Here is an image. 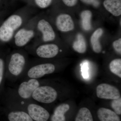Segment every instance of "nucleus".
<instances>
[{"label": "nucleus", "instance_id": "obj_1", "mask_svg": "<svg viewBox=\"0 0 121 121\" xmlns=\"http://www.w3.org/2000/svg\"><path fill=\"white\" fill-rule=\"evenodd\" d=\"M33 13L21 11L5 18L0 24V47L9 43L16 32L32 18Z\"/></svg>", "mask_w": 121, "mask_h": 121}, {"label": "nucleus", "instance_id": "obj_2", "mask_svg": "<svg viewBox=\"0 0 121 121\" xmlns=\"http://www.w3.org/2000/svg\"><path fill=\"white\" fill-rule=\"evenodd\" d=\"M28 53L23 48L11 51L6 60L5 76L11 82L19 80L28 63Z\"/></svg>", "mask_w": 121, "mask_h": 121}, {"label": "nucleus", "instance_id": "obj_3", "mask_svg": "<svg viewBox=\"0 0 121 121\" xmlns=\"http://www.w3.org/2000/svg\"><path fill=\"white\" fill-rule=\"evenodd\" d=\"M8 103L11 107L24 111L35 121H47L50 118L48 111L34 100H24L12 95Z\"/></svg>", "mask_w": 121, "mask_h": 121}, {"label": "nucleus", "instance_id": "obj_4", "mask_svg": "<svg viewBox=\"0 0 121 121\" xmlns=\"http://www.w3.org/2000/svg\"><path fill=\"white\" fill-rule=\"evenodd\" d=\"M56 69L55 64L45 61V59L35 57L29 59L26 69L19 80L40 79L46 75L54 73Z\"/></svg>", "mask_w": 121, "mask_h": 121}, {"label": "nucleus", "instance_id": "obj_5", "mask_svg": "<svg viewBox=\"0 0 121 121\" xmlns=\"http://www.w3.org/2000/svg\"><path fill=\"white\" fill-rule=\"evenodd\" d=\"M37 17L38 15H35L16 32L9 43L13 47L17 49L24 48L35 39L36 35Z\"/></svg>", "mask_w": 121, "mask_h": 121}, {"label": "nucleus", "instance_id": "obj_6", "mask_svg": "<svg viewBox=\"0 0 121 121\" xmlns=\"http://www.w3.org/2000/svg\"><path fill=\"white\" fill-rule=\"evenodd\" d=\"M36 35L32 43L29 45L36 46L54 41L56 34L50 22L45 18L38 15L36 23Z\"/></svg>", "mask_w": 121, "mask_h": 121}, {"label": "nucleus", "instance_id": "obj_7", "mask_svg": "<svg viewBox=\"0 0 121 121\" xmlns=\"http://www.w3.org/2000/svg\"><path fill=\"white\" fill-rule=\"evenodd\" d=\"M44 82L40 79H27L21 81L20 83L16 88H11L9 91L21 99L33 100L32 97L34 91Z\"/></svg>", "mask_w": 121, "mask_h": 121}, {"label": "nucleus", "instance_id": "obj_8", "mask_svg": "<svg viewBox=\"0 0 121 121\" xmlns=\"http://www.w3.org/2000/svg\"><path fill=\"white\" fill-rule=\"evenodd\" d=\"M25 49L28 54L36 58L50 59L55 58L62 50L60 49L58 45L55 43L40 44L36 46H31L28 44L25 47Z\"/></svg>", "mask_w": 121, "mask_h": 121}, {"label": "nucleus", "instance_id": "obj_9", "mask_svg": "<svg viewBox=\"0 0 121 121\" xmlns=\"http://www.w3.org/2000/svg\"><path fill=\"white\" fill-rule=\"evenodd\" d=\"M58 95V92L55 88L44 82L35 90L32 98L37 103L50 104L55 102Z\"/></svg>", "mask_w": 121, "mask_h": 121}, {"label": "nucleus", "instance_id": "obj_10", "mask_svg": "<svg viewBox=\"0 0 121 121\" xmlns=\"http://www.w3.org/2000/svg\"><path fill=\"white\" fill-rule=\"evenodd\" d=\"M98 98L102 99H114L121 97L120 91L115 86L107 84H99L96 88Z\"/></svg>", "mask_w": 121, "mask_h": 121}, {"label": "nucleus", "instance_id": "obj_11", "mask_svg": "<svg viewBox=\"0 0 121 121\" xmlns=\"http://www.w3.org/2000/svg\"><path fill=\"white\" fill-rule=\"evenodd\" d=\"M55 24L57 29L62 32L71 31L74 28V25L71 17L65 13H61L56 16Z\"/></svg>", "mask_w": 121, "mask_h": 121}, {"label": "nucleus", "instance_id": "obj_12", "mask_svg": "<svg viewBox=\"0 0 121 121\" xmlns=\"http://www.w3.org/2000/svg\"><path fill=\"white\" fill-rule=\"evenodd\" d=\"M11 111L8 114L9 121H34L29 115L24 111L11 108Z\"/></svg>", "mask_w": 121, "mask_h": 121}, {"label": "nucleus", "instance_id": "obj_13", "mask_svg": "<svg viewBox=\"0 0 121 121\" xmlns=\"http://www.w3.org/2000/svg\"><path fill=\"white\" fill-rule=\"evenodd\" d=\"M97 115L100 121H121L117 114L107 108H99L98 110Z\"/></svg>", "mask_w": 121, "mask_h": 121}, {"label": "nucleus", "instance_id": "obj_14", "mask_svg": "<svg viewBox=\"0 0 121 121\" xmlns=\"http://www.w3.org/2000/svg\"><path fill=\"white\" fill-rule=\"evenodd\" d=\"M103 5L107 11L115 16L121 15V0H105Z\"/></svg>", "mask_w": 121, "mask_h": 121}, {"label": "nucleus", "instance_id": "obj_15", "mask_svg": "<svg viewBox=\"0 0 121 121\" xmlns=\"http://www.w3.org/2000/svg\"><path fill=\"white\" fill-rule=\"evenodd\" d=\"M103 33V30L101 28L98 29L94 32L91 37V44L93 51L97 53L101 52V46L99 39Z\"/></svg>", "mask_w": 121, "mask_h": 121}, {"label": "nucleus", "instance_id": "obj_16", "mask_svg": "<svg viewBox=\"0 0 121 121\" xmlns=\"http://www.w3.org/2000/svg\"><path fill=\"white\" fill-rule=\"evenodd\" d=\"M10 52L9 48H7L4 51L0 50V87L4 82V78L5 76L6 59Z\"/></svg>", "mask_w": 121, "mask_h": 121}, {"label": "nucleus", "instance_id": "obj_17", "mask_svg": "<svg viewBox=\"0 0 121 121\" xmlns=\"http://www.w3.org/2000/svg\"><path fill=\"white\" fill-rule=\"evenodd\" d=\"M73 48L78 53L83 54L86 52L87 49L86 42L82 35L79 33L77 35L76 39L73 43Z\"/></svg>", "mask_w": 121, "mask_h": 121}, {"label": "nucleus", "instance_id": "obj_18", "mask_svg": "<svg viewBox=\"0 0 121 121\" xmlns=\"http://www.w3.org/2000/svg\"><path fill=\"white\" fill-rule=\"evenodd\" d=\"M92 16V13L89 10H84L81 13L82 26L85 31H89L91 29V20Z\"/></svg>", "mask_w": 121, "mask_h": 121}, {"label": "nucleus", "instance_id": "obj_19", "mask_svg": "<svg viewBox=\"0 0 121 121\" xmlns=\"http://www.w3.org/2000/svg\"><path fill=\"white\" fill-rule=\"evenodd\" d=\"M75 121H93V116L88 108L83 107L79 111Z\"/></svg>", "mask_w": 121, "mask_h": 121}, {"label": "nucleus", "instance_id": "obj_20", "mask_svg": "<svg viewBox=\"0 0 121 121\" xmlns=\"http://www.w3.org/2000/svg\"><path fill=\"white\" fill-rule=\"evenodd\" d=\"M109 69L112 73L121 78V59H115L111 61Z\"/></svg>", "mask_w": 121, "mask_h": 121}, {"label": "nucleus", "instance_id": "obj_21", "mask_svg": "<svg viewBox=\"0 0 121 121\" xmlns=\"http://www.w3.org/2000/svg\"><path fill=\"white\" fill-rule=\"evenodd\" d=\"M70 106L68 104L63 103L57 106L54 110L53 114L59 116H65V113L68 111Z\"/></svg>", "mask_w": 121, "mask_h": 121}, {"label": "nucleus", "instance_id": "obj_22", "mask_svg": "<svg viewBox=\"0 0 121 121\" xmlns=\"http://www.w3.org/2000/svg\"><path fill=\"white\" fill-rule=\"evenodd\" d=\"M111 106L117 115L121 114V98L113 99L111 103Z\"/></svg>", "mask_w": 121, "mask_h": 121}, {"label": "nucleus", "instance_id": "obj_23", "mask_svg": "<svg viewBox=\"0 0 121 121\" xmlns=\"http://www.w3.org/2000/svg\"><path fill=\"white\" fill-rule=\"evenodd\" d=\"M52 0H34L35 4L41 9L48 8L52 3Z\"/></svg>", "mask_w": 121, "mask_h": 121}, {"label": "nucleus", "instance_id": "obj_24", "mask_svg": "<svg viewBox=\"0 0 121 121\" xmlns=\"http://www.w3.org/2000/svg\"><path fill=\"white\" fill-rule=\"evenodd\" d=\"M82 2L87 4L90 5L95 8L99 7L100 4L99 0H80Z\"/></svg>", "mask_w": 121, "mask_h": 121}, {"label": "nucleus", "instance_id": "obj_25", "mask_svg": "<svg viewBox=\"0 0 121 121\" xmlns=\"http://www.w3.org/2000/svg\"><path fill=\"white\" fill-rule=\"evenodd\" d=\"M113 46L115 51L118 54L121 53V39L115 40L113 43Z\"/></svg>", "mask_w": 121, "mask_h": 121}, {"label": "nucleus", "instance_id": "obj_26", "mask_svg": "<svg viewBox=\"0 0 121 121\" xmlns=\"http://www.w3.org/2000/svg\"><path fill=\"white\" fill-rule=\"evenodd\" d=\"M8 13L7 9H0V24L6 18Z\"/></svg>", "mask_w": 121, "mask_h": 121}, {"label": "nucleus", "instance_id": "obj_27", "mask_svg": "<svg viewBox=\"0 0 121 121\" xmlns=\"http://www.w3.org/2000/svg\"><path fill=\"white\" fill-rule=\"evenodd\" d=\"M65 116H61L53 114L51 118V121H65Z\"/></svg>", "mask_w": 121, "mask_h": 121}, {"label": "nucleus", "instance_id": "obj_28", "mask_svg": "<svg viewBox=\"0 0 121 121\" xmlns=\"http://www.w3.org/2000/svg\"><path fill=\"white\" fill-rule=\"evenodd\" d=\"M63 3L67 6L73 7L77 4L78 0H62Z\"/></svg>", "mask_w": 121, "mask_h": 121}, {"label": "nucleus", "instance_id": "obj_29", "mask_svg": "<svg viewBox=\"0 0 121 121\" xmlns=\"http://www.w3.org/2000/svg\"><path fill=\"white\" fill-rule=\"evenodd\" d=\"M3 0H0V5H1L3 3ZM2 9L0 8V9Z\"/></svg>", "mask_w": 121, "mask_h": 121}]
</instances>
